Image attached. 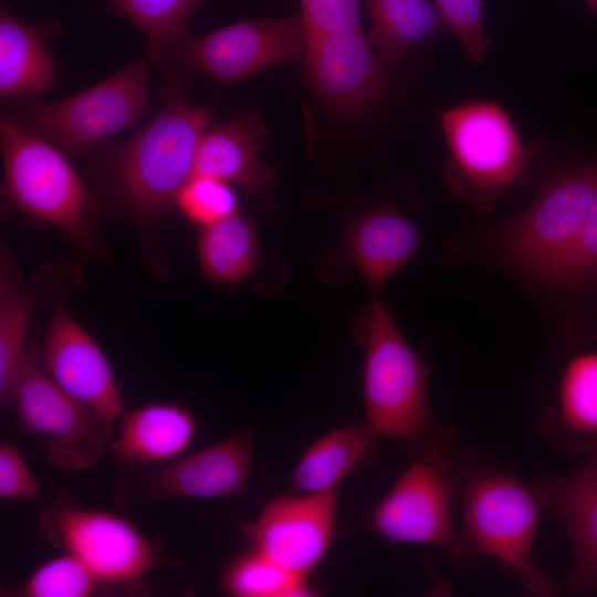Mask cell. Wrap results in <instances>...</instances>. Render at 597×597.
<instances>
[{
  "mask_svg": "<svg viewBox=\"0 0 597 597\" xmlns=\"http://www.w3.org/2000/svg\"><path fill=\"white\" fill-rule=\"evenodd\" d=\"M163 102L155 117L121 148L111 175L115 202L137 230L156 277L167 273L157 242L158 222L192 176L199 143L213 124L212 111L190 105L175 78L165 88Z\"/></svg>",
  "mask_w": 597,
  "mask_h": 597,
  "instance_id": "6da1fadb",
  "label": "cell"
},
{
  "mask_svg": "<svg viewBox=\"0 0 597 597\" xmlns=\"http://www.w3.org/2000/svg\"><path fill=\"white\" fill-rule=\"evenodd\" d=\"M355 335L364 347L365 426L376 439H388L412 458L454 447L457 432L439 423L428 398L429 370L379 300L357 316Z\"/></svg>",
  "mask_w": 597,
  "mask_h": 597,
  "instance_id": "7a4b0ae2",
  "label": "cell"
},
{
  "mask_svg": "<svg viewBox=\"0 0 597 597\" xmlns=\"http://www.w3.org/2000/svg\"><path fill=\"white\" fill-rule=\"evenodd\" d=\"M461 534L470 556L495 561L531 596L556 595L558 584L533 562L543 509L533 486L471 451L461 452Z\"/></svg>",
  "mask_w": 597,
  "mask_h": 597,
  "instance_id": "3957f363",
  "label": "cell"
},
{
  "mask_svg": "<svg viewBox=\"0 0 597 597\" xmlns=\"http://www.w3.org/2000/svg\"><path fill=\"white\" fill-rule=\"evenodd\" d=\"M440 125L449 149L443 182L478 210H492L530 163L513 118L496 102L469 100L446 109Z\"/></svg>",
  "mask_w": 597,
  "mask_h": 597,
  "instance_id": "277c9868",
  "label": "cell"
},
{
  "mask_svg": "<svg viewBox=\"0 0 597 597\" xmlns=\"http://www.w3.org/2000/svg\"><path fill=\"white\" fill-rule=\"evenodd\" d=\"M461 479V452L454 447L413 457L375 506L366 531L390 542L438 548L454 569L468 572L476 562L454 521Z\"/></svg>",
  "mask_w": 597,
  "mask_h": 597,
  "instance_id": "5b68a950",
  "label": "cell"
},
{
  "mask_svg": "<svg viewBox=\"0 0 597 597\" xmlns=\"http://www.w3.org/2000/svg\"><path fill=\"white\" fill-rule=\"evenodd\" d=\"M3 191L21 212L60 229L83 252L97 249L93 199L62 153L4 118L0 122Z\"/></svg>",
  "mask_w": 597,
  "mask_h": 597,
  "instance_id": "8992f818",
  "label": "cell"
},
{
  "mask_svg": "<svg viewBox=\"0 0 597 597\" xmlns=\"http://www.w3.org/2000/svg\"><path fill=\"white\" fill-rule=\"evenodd\" d=\"M10 406L19 431L44 438L48 460L66 472L94 469L114 437L115 423L57 385L31 346L13 378Z\"/></svg>",
  "mask_w": 597,
  "mask_h": 597,
  "instance_id": "52a82bcc",
  "label": "cell"
},
{
  "mask_svg": "<svg viewBox=\"0 0 597 597\" xmlns=\"http://www.w3.org/2000/svg\"><path fill=\"white\" fill-rule=\"evenodd\" d=\"M148 107L147 66L142 57L73 96L30 105L21 114L27 130L73 156L130 127Z\"/></svg>",
  "mask_w": 597,
  "mask_h": 597,
  "instance_id": "ba28073f",
  "label": "cell"
},
{
  "mask_svg": "<svg viewBox=\"0 0 597 597\" xmlns=\"http://www.w3.org/2000/svg\"><path fill=\"white\" fill-rule=\"evenodd\" d=\"M77 274L64 263L51 264L39 274L38 283L51 305L40 359L57 385L116 423L126 408L114 369L102 347L65 307V293L77 282Z\"/></svg>",
  "mask_w": 597,
  "mask_h": 597,
  "instance_id": "9c48e42d",
  "label": "cell"
},
{
  "mask_svg": "<svg viewBox=\"0 0 597 597\" xmlns=\"http://www.w3.org/2000/svg\"><path fill=\"white\" fill-rule=\"evenodd\" d=\"M597 187V163L557 174L533 202L503 230L507 259L519 269L554 282L590 208Z\"/></svg>",
  "mask_w": 597,
  "mask_h": 597,
  "instance_id": "30bf717a",
  "label": "cell"
},
{
  "mask_svg": "<svg viewBox=\"0 0 597 597\" xmlns=\"http://www.w3.org/2000/svg\"><path fill=\"white\" fill-rule=\"evenodd\" d=\"M307 38L298 14L240 21L199 38L182 36L150 59L165 70L205 74L229 85L276 64L303 57Z\"/></svg>",
  "mask_w": 597,
  "mask_h": 597,
  "instance_id": "8fae6325",
  "label": "cell"
},
{
  "mask_svg": "<svg viewBox=\"0 0 597 597\" xmlns=\"http://www.w3.org/2000/svg\"><path fill=\"white\" fill-rule=\"evenodd\" d=\"M39 526L50 543L78 558L104 587L136 584L164 561L154 542L114 512L54 504L42 512Z\"/></svg>",
  "mask_w": 597,
  "mask_h": 597,
  "instance_id": "7c38bea8",
  "label": "cell"
},
{
  "mask_svg": "<svg viewBox=\"0 0 597 597\" xmlns=\"http://www.w3.org/2000/svg\"><path fill=\"white\" fill-rule=\"evenodd\" d=\"M337 489L292 493L270 500L250 522L237 523L252 548L292 576L308 579L323 562L336 534Z\"/></svg>",
  "mask_w": 597,
  "mask_h": 597,
  "instance_id": "4fadbf2b",
  "label": "cell"
},
{
  "mask_svg": "<svg viewBox=\"0 0 597 597\" xmlns=\"http://www.w3.org/2000/svg\"><path fill=\"white\" fill-rule=\"evenodd\" d=\"M252 427L171 461L137 467L139 500L167 498L212 500L244 494L253 468ZM134 469V468H133Z\"/></svg>",
  "mask_w": 597,
  "mask_h": 597,
  "instance_id": "5bb4252c",
  "label": "cell"
},
{
  "mask_svg": "<svg viewBox=\"0 0 597 597\" xmlns=\"http://www.w3.org/2000/svg\"><path fill=\"white\" fill-rule=\"evenodd\" d=\"M385 64L362 27L307 40L303 74L324 104L343 116L367 111L386 86Z\"/></svg>",
  "mask_w": 597,
  "mask_h": 597,
  "instance_id": "9a60e30c",
  "label": "cell"
},
{
  "mask_svg": "<svg viewBox=\"0 0 597 597\" xmlns=\"http://www.w3.org/2000/svg\"><path fill=\"white\" fill-rule=\"evenodd\" d=\"M533 489L543 509L563 524L573 554L566 579L570 593L597 591V452L575 470L538 479Z\"/></svg>",
  "mask_w": 597,
  "mask_h": 597,
  "instance_id": "2e32d148",
  "label": "cell"
},
{
  "mask_svg": "<svg viewBox=\"0 0 597 597\" xmlns=\"http://www.w3.org/2000/svg\"><path fill=\"white\" fill-rule=\"evenodd\" d=\"M268 140L269 133L260 115L252 109L241 111L203 134L192 176L237 185L252 196L268 193L274 186L275 174L259 159Z\"/></svg>",
  "mask_w": 597,
  "mask_h": 597,
  "instance_id": "e0dca14e",
  "label": "cell"
},
{
  "mask_svg": "<svg viewBox=\"0 0 597 597\" xmlns=\"http://www.w3.org/2000/svg\"><path fill=\"white\" fill-rule=\"evenodd\" d=\"M421 230L390 206L375 207L358 217L344 237L346 258L377 296L385 284L418 252Z\"/></svg>",
  "mask_w": 597,
  "mask_h": 597,
  "instance_id": "ac0fdd59",
  "label": "cell"
},
{
  "mask_svg": "<svg viewBox=\"0 0 597 597\" xmlns=\"http://www.w3.org/2000/svg\"><path fill=\"white\" fill-rule=\"evenodd\" d=\"M117 423L108 447L128 469L177 459L191 446L198 427L193 412L175 402H146L126 410Z\"/></svg>",
  "mask_w": 597,
  "mask_h": 597,
  "instance_id": "d6986e66",
  "label": "cell"
},
{
  "mask_svg": "<svg viewBox=\"0 0 597 597\" xmlns=\"http://www.w3.org/2000/svg\"><path fill=\"white\" fill-rule=\"evenodd\" d=\"M538 430L564 452H597V352L580 353L566 364L556 405L541 416Z\"/></svg>",
  "mask_w": 597,
  "mask_h": 597,
  "instance_id": "ffe728a7",
  "label": "cell"
},
{
  "mask_svg": "<svg viewBox=\"0 0 597 597\" xmlns=\"http://www.w3.org/2000/svg\"><path fill=\"white\" fill-rule=\"evenodd\" d=\"M377 441L364 421H349L327 431L300 455L290 474V492L337 489L356 467L371 460Z\"/></svg>",
  "mask_w": 597,
  "mask_h": 597,
  "instance_id": "44dd1931",
  "label": "cell"
},
{
  "mask_svg": "<svg viewBox=\"0 0 597 597\" xmlns=\"http://www.w3.org/2000/svg\"><path fill=\"white\" fill-rule=\"evenodd\" d=\"M55 86L56 65L41 31L1 8V98L33 96Z\"/></svg>",
  "mask_w": 597,
  "mask_h": 597,
  "instance_id": "7402d4cb",
  "label": "cell"
},
{
  "mask_svg": "<svg viewBox=\"0 0 597 597\" xmlns=\"http://www.w3.org/2000/svg\"><path fill=\"white\" fill-rule=\"evenodd\" d=\"M197 251L202 276L230 286L249 279L262 259L253 223L240 211L200 228Z\"/></svg>",
  "mask_w": 597,
  "mask_h": 597,
  "instance_id": "603a6c76",
  "label": "cell"
},
{
  "mask_svg": "<svg viewBox=\"0 0 597 597\" xmlns=\"http://www.w3.org/2000/svg\"><path fill=\"white\" fill-rule=\"evenodd\" d=\"M371 17L367 34L385 65L399 62L447 27L429 0H365Z\"/></svg>",
  "mask_w": 597,
  "mask_h": 597,
  "instance_id": "cb8c5ba5",
  "label": "cell"
},
{
  "mask_svg": "<svg viewBox=\"0 0 597 597\" xmlns=\"http://www.w3.org/2000/svg\"><path fill=\"white\" fill-rule=\"evenodd\" d=\"M0 276V401L9 407L10 388L28 345L33 293L21 286L19 273L6 247H1Z\"/></svg>",
  "mask_w": 597,
  "mask_h": 597,
  "instance_id": "d4e9b609",
  "label": "cell"
},
{
  "mask_svg": "<svg viewBox=\"0 0 597 597\" xmlns=\"http://www.w3.org/2000/svg\"><path fill=\"white\" fill-rule=\"evenodd\" d=\"M219 586L232 597H308L321 593L308 579L292 576L249 547L223 567Z\"/></svg>",
  "mask_w": 597,
  "mask_h": 597,
  "instance_id": "484cf974",
  "label": "cell"
},
{
  "mask_svg": "<svg viewBox=\"0 0 597 597\" xmlns=\"http://www.w3.org/2000/svg\"><path fill=\"white\" fill-rule=\"evenodd\" d=\"M202 0H108L109 7L133 22L148 40V56L186 35V25Z\"/></svg>",
  "mask_w": 597,
  "mask_h": 597,
  "instance_id": "4316f807",
  "label": "cell"
},
{
  "mask_svg": "<svg viewBox=\"0 0 597 597\" xmlns=\"http://www.w3.org/2000/svg\"><path fill=\"white\" fill-rule=\"evenodd\" d=\"M104 587L75 556L64 553L39 566L12 594L22 597H88Z\"/></svg>",
  "mask_w": 597,
  "mask_h": 597,
  "instance_id": "83f0119b",
  "label": "cell"
},
{
  "mask_svg": "<svg viewBox=\"0 0 597 597\" xmlns=\"http://www.w3.org/2000/svg\"><path fill=\"white\" fill-rule=\"evenodd\" d=\"M174 208L203 228L239 211V198L231 184L193 175L178 191Z\"/></svg>",
  "mask_w": 597,
  "mask_h": 597,
  "instance_id": "f1b7e54d",
  "label": "cell"
},
{
  "mask_svg": "<svg viewBox=\"0 0 597 597\" xmlns=\"http://www.w3.org/2000/svg\"><path fill=\"white\" fill-rule=\"evenodd\" d=\"M447 29L452 31L465 55L474 63H482L491 50L485 27L482 0H434Z\"/></svg>",
  "mask_w": 597,
  "mask_h": 597,
  "instance_id": "f546056e",
  "label": "cell"
},
{
  "mask_svg": "<svg viewBox=\"0 0 597 597\" xmlns=\"http://www.w3.org/2000/svg\"><path fill=\"white\" fill-rule=\"evenodd\" d=\"M597 280V187L578 234L563 260L555 283L582 286Z\"/></svg>",
  "mask_w": 597,
  "mask_h": 597,
  "instance_id": "4dcf8cb0",
  "label": "cell"
},
{
  "mask_svg": "<svg viewBox=\"0 0 597 597\" xmlns=\"http://www.w3.org/2000/svg\"><path fill=\"white\" fill-rule=\"evenodd\" d=\"M307 40L360 27L363 0H300Z\"/></svg>",
  "mask_w": 597,
  "mask_h": 597,
  "instance_id": "1f68e13d",
  "label": "cell"
},
{
  "mask_svg": "<svg viewBox=\"0 0 597 597\" xmlns=\"http://www.w3.org/2000/svg\"><path fill=\"white\" fill-rule=\"evenodd\" d=\"M41 483L31 472L19 448L12 441L0 443V498L28 501L36 499Z\"/></svg>",
  "mask_w": 597,
  "mask_h": 597,
  "instance_id": "d6a6232c",
  "label": "cell"
},
{
  "mask_svg": "<svg viewBox=\"0 0 597 597\" xmlns=\"http://www.w3.org/2000/svg\"><path fill=\"white\" fill-rule=\"evenodd\" d=\"M590 11L597 17V0H584Z\"/></svg>",
  "mask_w": 597,
  "mask_h": 597,
  "instance_id": "836d02e7",
  "label": "cell"
}]
</instances>
